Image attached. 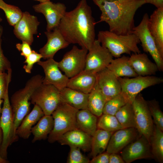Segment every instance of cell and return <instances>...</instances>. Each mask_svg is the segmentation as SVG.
<instances>
[{
    "instance_id": "obj_6",
    "label": "cell",
    "mask_w": 163,
    "mask_h": 163,
    "mask_svg": "<svg viewBox=\"0 0 163 163\" xmlns=\"http://www.w3.org/2000/svg\"><path fill=\"white\" fill-rule=\"evenodd\" d=\"M118 78L121 87V93L126 103L131 104L142 91L163 82L162 78L154 75Z\"/></svg>"
},
{
    "instance_id": "obj_7",
    "label": "cell",
    "mask_w": 163,
    "mask_h": 163,
    "mask_svg": "<svg viewBox=\"0 0 163 163\" xmlns=\"http://www.w3.org/2000/svg\"><path fill=\"white\" fill-rule=\"evenodd\" d=\"M8 89H7L3 100V104L0 118V127L3 133V138L0 146V155L7 159L8 147L18 140L14 130V123L12 109L9 101Z\"/></svg>"
},
{
    "instance_id": "obj_3",
    "label": "cell",
    "mask_w": 163,
    "mask_h": 163,
    "mask_svg": "<svg viewBox=\"0 0 163 163\" xmlns=\"http://www.w3.org/2000/svg\"><path fill=\"white\" fill-rule=\"evenodd\" d=\"M43 77L39 74L32 76L26 82L24 87L15 92L10 101L13 114L14 130L16 131L30 110L31 96L35 90L43 82Z\"/></svg>"
},
{
    "instance_id": "obj_48",
    "label": "cell",
    "mask_w": 163,
    "mask_h": 163,
    "mask_svg": "<svg viewBox=\"0 0 163 163\" xmlns=\"http://www.w3.org/2000/svg\"><path fill=\"white\" fill-rule=\"evenodd\" d=\"M2 19L0 17V23L2 21Z\"/></svg>"
},
{
    "instance_id": "obj_24",
    "label": "cell",
    "mask_w": 163,
    "mask_h": 163,
    "mask_svg": "<svg viewBox=\"0 0 163 163\" xmlns=\"http://www.w3.org/2000/svg\"><path fill=\"white\" fill-rule=\"evenodd\" d=\"M44 115L41 108L34 104L33 109L23 119L16 131L18 137L27 139L31 134V129L40 119Z\"/></svg>"
},
{
    "instance_id": "obj_23",
    "label": "cell",
    "mask_w": 163,
    "mask_h": 163,
    "mask_svg": "<svg viewBox=\"0 0 163 163\" xmlns=\"http://www.w3.org/2000/svg\"><path fill=\"white\" fill-rule=\"evenodd\" d=\"M97 75V73L84 69L69 78L66 87L88 94L96 83Z\"/></svg>"
},
{
    "instance_id": "obj_18",
    "label": "cell",
    "mask_w": 163,
    "mask_h": 163,
    "mask_svg": "<svg viewBox=\"0 0 163 163\" xmlns=\"http://www.w3.org/2000/svg\"><path fill=\"white\" fill-rule=\"evenodd\" d=\"M44 33L46 36L47 41L39 50L44 59L53 58L59 50L67 47L70 44L58 27L51 31H46Z\"/></svg>"
},
{
    "instance_id": "obj_38",
    "label": "cell",
    "mask_w": 163,
    "mask_h": 163,
    "mask_svg": "<svg viewBox=\"0 0 163 163\" xmlns=\"http://www.w3.org/2000/svg\"><path fill=\"white\" fill-rule=\"evenodd\" d=\"M11 69L7 71V73L0 72V99H3L9 85L11 82Z\"/></svg>"
},
{
    "instance_id": "obj_2",
    "label": "cell",
    "mask_w": 163,
    "mask_h": 163,
    "mask_svg": "<svg viewBox=\"0 0 163 163\" xmlns=\"http://www.w3.org/2000/svg\"><path fill=\"white\" fill-rule=\"evenodd\" d=\"M101 11L100 20L105 22L109 31L117 34H132L137 10L146 4L144 0H93Z\"/></svg>"
},
{
    "instance_id": "obj_44",
    "label": "cell",
    "mask_w": 163,
    "mask_h": 163,
    "mask_svg": "<svg viewBox=\"0 0 163 163\" xmlns=\"http://www.w3.org/2000/svg\"><path fill=\"white\" fill-rule=\"evenodd\" d=\"M146 3L152 4L157 8L163 7V0H144Z\"/></svg>"
},
{
    "instance_id": "obj_32",
    "label": "cell",
    "mask_w": 163,
    "mask_h": 163,
    "mask_svg": "<svg viewBox=\"0 0 163 163\" xmlns=\"http://www.w3.org/2000/svg\"><path fill=\"white\" fill-rule=\"evenodd\" d=\"M115 116L123 128H136L132 104L126 103L117 111Z\"/></svg>"
},
{
    "instance_id": "obj_39",
    "label": "cell",
    "mask_w": 163,
    "mask_h": 163,
    "mask_svg": "<svg viewBox=\"0 0 163 163\" xmlns=\"http://www.w3.org/2000/svg\"><path fill=\"white\" fill-rule=\"evenodd\" d=\"M42 58V56L40 53L32 50L31 53L25 59L24 62L26 63L23 67L25 71L27 73H30L34 64L40 61Z\"/></svg>"
},
{
    "instance_id": "obj_25",
    "label": "cell",
    "mask_w": 163,
    "mask_h": 163,
    "mask_svg": "<svg viewBox=\"0 0 163 163\" xmlns=\"http://www.w3.org/2000/svg\"><path fill=\"white\" fill-rule=\"evenodd\" d=\"M61 102L78 110L88 109V94L66 87L60 91Z\"/></svg>"
},
{
    "instance_id": "obj_41",
    "label": "cell",
    "mask_w": 163,
    "mask_h": 163,
    "mask_svg": "<svg viewBox=\"0 0 163 163\" xmlns=\"http://www.w3.org/2000/svg\"><path fill=\"white\" fill-rule=\"evenodd\" d=\"M30 45L27 43L22 41V43H18L16 45L17 49L21 52V55L26 58L31 53L32 50Z\"/></svg>"
},
{
    "instance_id": "obj_8",
    "label": "cell",
    "mask_w": 163,
    "mask_h": 163,
    "mask_svg": "<svg viewBox=\"0 0 163 163\" xmlns=\"http://www.w3.org/2000/svg\"><path fill=\"white\" fill-rule=\"evenodd\" d=\"M31 104L38 106L44 115H51L61 103L60 91L53 85L42 83L34 91Z\"/></svg>"
},
{
    "instance_id": "obj_27",
    "label": "cell",
    "mask_w": 163,
    "mask_h": 163,
    "mask_svg": "<svg viewBox=\"0 0 163 163\" xmlns=\"http://www.w3.org/2000/svg\"><path fill=\"white\" fill-rule=\"evenodd\" d=\"M88 109L78 110L76 115L78 128L92 136L97 128V118Z\"/></svg>"
},
{
    "instance_id": "obj_46",
    "label": "cell",
    "mask_w": 163,
    "mask_h": 163,
    "mask_svg": "<svg viewBox=\"0 0 163 163\" xmlns=\"http://www.w3.org/2000/svg\"><path fill=\"white\" fill-rule=\"evenodd\" d=\"M3 100L0 99V118L1 117V113L2 108L1 107V104L3 102Z\"/></svg>"
},
{
    "instance_id": "obj_40",
    "label": "cell",
    "mask_w": 163,
    "mask_h": 163,
    "mask_svg": "<svg viewBox=\"0 0 163 163\" xmlns=\"http://www.w3.org/2000/svg\"><path fill=\"white\" fill-rule=\"evenodd\" d=\"M3 32V28L0 25V72H5L11 68L10 62L4 55L2 47V36Z\"/></svg>"
},
{
    "instance_id": "obj_16",
    "label": "cell",
    "mask_w": 163,
    "mask_h": 163,
    "mask_svg": "<svg viewBox=\"0 0 163 163\" xmlns=\"http://www.w3.org/2000/svg\"><path fill=\"white\" fill-rule=\"evenodd\" d=\"M120 152L121 156L126 163L136 160L153 158L150 142L143 136L136 141L131 142Z\"/></svg>"
},
{
    "instance_id": "obj_11",
    "label": "cell",
    "mask_w": 163,
    "mask_h": 163,
    "mask_svg": "<svg viewBox=\"0 0 163 163\" xmlns=\"http://www.w3.org/2000/svg\"><path fill=\"white\" fill-rule=\"evenodd\" d=\"M88 50L79 49L75 45L67 52L58 62L60 69L69 78H72L84 70Z\"/></svg>"
},
{
    "instance_id": "obj_4",
    "label": "cell",
    "mask_w": 163,
    "mask_h": 163,
    "mask_svg": "<svg viewBox=\"0 0 163 163\" xmlns=\"http://www.w3.org/2000/svg\"><path fill=\"white\" fill-rule=\"evenodd\" d=\"M97 40L107 48L113 57H119L123 54L139 53L138 44L140 41L133 34L126 35L117 34L109 30H101L97 34Z\"/></svg>"
},
{
    "instance_id": "obj_45",
    "label": "cell",
    "mask_w": 163,
    "mask_h": 163,
    "mask_svg": "<svg viewBox=\"0 0 163 163\" xmlns=\"http://www.w3.org/2000/svg\"><path fill=\"white\" fill-rule=\"evenodd\" d=\"M3 138V133L2 130L0 127V146L2 143ZM9 162L7 160L2 158L0 155V163H8Z\"/></svg>"
},
{
    "instance_id": "obj_9",
    "label": "cell",
    "mask_w": 163,
    "mask_h": 163,
    "mask_svg": "<svg viewBox=\"0 0 163 163\" xmlns=\"http://www.w3.org/2000/svg\"><path fill=\"white\" fill-rule=\"evenodd\" d=\"M132 104L136 128L138 132L145 137L150 142L154 125L147 101L140 93Z\"/></svg>"
},
{
    "instance_id": "obj_17",
    "label": "cell",
    "mask_w": 163,
    "mask_h": 163,
    "mask_svg": "<svg viewBox=\"0 0 163 163\" xmlns=\"http://www.w3.org/2000/svg\"><path fill=\"white\" fill-rule=\"evenodd\" d=\"M97 82L107 101L121 93L118 77L107 68L97 73Z\"/></svg>"
},
{
    "instance_id": "obj_15",
    "label": "cell",
    "mask_w": 163,
    "mask_h": 163,
    "mask_svg": "<svg viewBox=\"0 0 163 163\" xmlns=\"http://www.w3.org/2000/svg\"><path fill=\"white\" fill-rule=\"evenodd\" d=\"M37 64L43 69L45 74L42 83L53 85L60 91L66 87L69 78L61 72L58 62L53 58L45 61H40Z\"/></svg>"
},
{
    "instance_id": "obj_35",
    "label": "cell",
    "mask_w": 163,
    "mask_h": 163,
    "mask_svg": "<svg viewBox=\"0 0 163 163\" xmlns=\"http://www.w3.org/2000/svg\"><path fill=\"white\" fill-rule=\"evenodd\" d=\"M127 103L121 93L106 102L103 114L115 115L117 111Z\"/></svg>"
},
{
    "instance_id": "obj_29",
    "label": "cell",
    "mask_w": 163,
    "mask_h": 163,
    "mask_svg": "<svg viewBox=\"0 0 163 163\" xmlns=\"http://www.w3.org/2000/svg\"><path fill=\"white\" fill-rule=\"evenodd\" d=\"M53 126L54 120L52 116H43L31 129V133L34 136L32 142L47 138Z\"/></svg>"
},
{
    "instance_id": "obj_42",
    "label": "cell",
    "mask_w": 163,
    "mask_h": 163,
    "mask_svg": "<svg viewBox=\"0 0 163 163\" xmlns=\"http://www.w3.org/2000/svg\"><path fill=\"white\" fill-rule=\"evenodd\" d=\"M110 154L107 152H102L93 158L90 163H109Z\"/></svg>"
},
{
    "instance_id": "obj_14",
    "label": "cell",
    "mask_w": 163,
    "mask_h": 163,
    "mask_svg": "<svg viewBox=\"0 0 163 163\" xmlns=\"http://www.w3.org/2000/svg\"><path fill=\"white\" fill-rule=\"evenodd\" d=\"M40 24L36 16L27 11L23 12L21 18L14 26V33L17 38L31 45Z\"/></svg>"
},
{
    "instance_id": "obj_21",
    "label": "cell",
    "mask_w": 163,
    "mask_h": 163,
    "mask_svg": "<svg viewBox=\"0 0 163 163\" xmlns=\"http://www.w3.org/2000/svg\"><path fill=\"white\" fill-rule=\"evenodd\" d=\"M148 27L163 57V7L157 8L153 11L149 18Z\"/></svg>"
},
{
    "instance_id": "obj_47",
    "label": "cell",
    "mask_w": 163,
    "mask_h": 163,
    "mask_svg": "<svg viewBox=\"0 0 163 163\" xmlns=\"http://www.w3.org/2000/svg\"><path fill=\"white\" fill-rule=\"evenodd\" d=\"M40 2V3L45 2L47 1H50V0H34Z\"/></svg>"
},
{
    "instance_id": "obj_12",
    "label": "cell",
    "mask_w": 163,
    "mask_h": 163,
    "mask_svg": "<svg viewBox=\"0 0 163 163\" xmlns=\"http://www.w3.org/2000/svg\"><path fill=\"white\" fill-rule=\"evenodd\" d=\"M85 70L97 73L107 68L113 57L108 50L95 39L88 50Z\"/></svg>"
},
{
    "instance_id": "obj_19",
    "label": "cell",
    "mask_w": 163,
    "mask_h": 163,
    "mask_svg": "<svg viewBox=\"0 0 163 163\" xmlns=\"http://www.w3.org/2000/svg\"><path fill=\"white\" fill-rule=\"evenodd\" d=\"M138 132L134 127L123 128L116 131L110 137L106 152L110 154L121 151L135 139Z\"/></svg>"
},
{
    "instance_id": "obj_26",
    "label": "cell",
    "mask_w": 163,
    "mask_h": 163,
    "mask_svg": "<svg viewBox=\"0 0 163 163\" xmlns=\"http://www.w3.org/2000/svg\"><path fill=\"white\" fill-rule=\"evenodd\" d=\"M129 58L123 55L113 59L107 68L118 78L136 77L138 75L130 65Z\"/></svg>"
},
{
    "instance_id": "obj_31",
    "label": "cell",
    "mask_w": 163,
    "mask_h": 163,
    "mask_svg": "<svg viewBox=\"0 0 163 163\" xmlns=\"http://www.w3.org/2000/svg\"><path fill=\"white\" fill-rule=\"evenodd\" d=\"M153 158L159 162H163V132L155 125L150 142Z\"/></svg>"
},
{
    "instance_id": "obj_34",
    "label": "cell",
    "mask_w": 163,
    "mask_h": 163,
    "mask_svg": "<svg viewBox=\"0 0 163 163\" xmlns=\"http://www.w3.org/2000/svg\"><path fill=\"white\" fill-rule=\"evenodd\" d=\"M97 122V128L113 132L123 128L115 115L102 114Z\"/></svg>"
},
{
    "instance_id": "obj_36",
    "label": "cell",
    "mask_w": 163,
    "mask_h": 163,
    "mask_svg": "<svg viewBox=\"0 0 163 163\" xmlns=\"http://www.w3.org/2000/svg\"><path fill=\"white\" fill-rule=\"evenodd\" d=\"M147 102L155 125L163 131V113L158 102L155 100L147 101Z\"/></svg>"
},
{
    "instance_id": "obj_33",
    "label": "cell",
    "mask_w": 163,
    "mask_h": 163,
    "mask_svg": "<svg viewBox=\"0 0 163 163\" xmlns=\"http://www.w3.org/2000/svg\"><path fill=\"white\" fill-rule=\"evenodd\" d=\"M0 8L4 11L9 24L14 26L22 17L23 12L18 7L0 0Z\"/></svg>"
},
{
    "instance_id": "obj_37",
    "label": "cell",
    "mask_w": 163,
    "mask_h": 163,
    "mask_svg": "<svg viewBox=\"0 0 163 163\" xmlns=\"http://www.w3.org/2000/svg\"><path fill=\"white\" fill-rule=\"evenodd\" d=\"M70 151L67 158V163H88L90 160L81 152L80 149L74 146H69Z\"/></svg>"
},
{
    "instance_id": "obj_30",
    "label": "cell",
    "mask_w": 163,
    "mask_h": 163,
    "mask_svg": "<svg viewBox=\"0 0 163 163\" xmlns=\"http://www.w3.org/2000/svg\"><path fill=\"white\" fill-rule=\"evenodd\" d=\"M113 132L104 130L97 129L92 136L91 155L94 157L104 152L106 149Z\"/></svg>"
},
{
    "instance_id": "obj_13",
    "label": "cell",
    "mask_w": 163,
    "mask_h": 163,
    "mask_svg": "<svg viewBox=\"0 0 163 163\" xmlns=\"http://www.w3.org/2000/svg\"><path fill=\"white\" fill-rule=\"evenodd\" d=\"M35 11L41 13L44 16L47 22L46 31H50L57 27L66 12L65 5L61 3H53L50 1L34 5Z\"/></svg>"
},
{
    "instance_id": "obj_22",
    "label": "cell",
    "mask_w": 163,
    "mask_h": 163,
    "mask_svg": "<svg viewBox=\"0 0 163 163\" xmlns=\"http://www.w3.org/2000/svg\"><path fill=\"white\" fill-rule=\"evenodd\" d=\"M129 62L138 76L154 75L159 71L156 64L145 53H133L129 57Z\"/></svg>"
},
{
    "instance_id": "obj_5",
    "label": "cell",
    "mask_w": 163,
    "mask_h": 163,
    "mask_svg": "<svg viewBox=\"0 0 163 163\" xmlns=\"http://www.w3.org/2000/svg\"><path fill=\"white\" fill-rule=\"evenodd\" d=\"M78 110L66 103L61 102L60 104L51 115L54 120V126L47 138L49 143L57 141L69 131L78 129L76 120Z\"/></svg>"
},
{
    "instance_id": "obj_28",
    "label": "cell",
    "mask_w": 163,
    "mask_h": 163,
    "mask_svg": "<svg viewBox=\"0 0 163 163\" xmlns=\"http://www.w3.org/2000/svg\"><path fill=\"white\" fill-rule=\"evenodd\" d=\"M107 100L98 87L97 79L96 83L88 94V109L97 117L101 116Z\"/></svg>"
},
{
    "instance_id": "obj_10",
    "label": "cell",
    "mask_w": 163,
    "mask_h": 163,
    "mask_svg": "<svg viewBox=\"0 0 163 163\" xmlns=\"http://www.w3.org/2000/svg\"><path fill=\"white\" fill-rule=\"evenodd\" d=\"M149 17L145 13L139 24L135 26L132 34L139 38L143 51L151 56L158 69L159 71L163 70V57L159 53L153 38L148 27Z\"/></svg>"
},
{
    "instance_id": "obj_1",
    "label": "cell",
    "mask_w": 163,
    "mask_h": 163,
    "mask_svg": "<svg viewBox=\"0 0 163 163\" xmlns=\"http://www.w3.org/2000/svg\"><path fill=\"white\" fill-rule=\"evenodd\" d=\"M86 0H81L73 10L66 11L58 28L70 43L77 44L88 50L95 37L96 24Z\"/></svg>"
},
{
    "instance_id": "obj_43",
    "label": "cell",
    "mask_w": 163,
    "mask_h": 163,
    "mask_svg": "<svg viewBox=\"0 0 163 163\" xmlns=\"http://www.w3.org/2000/svg\"><path fill=\"white\" fill-rule=\"evenodd\" d=\"M124 161L120 155L116 153L110 154L109 163H124Z\"/></svg>"
},
{
    "instance_id": "obj_20",
    "label": "cell",
    "mask_w": 163,
    "mask_h": 163,
    "mask_svg": "<svg viewBox=\"0 0 163 163\" xmlns=\"http://www.w3.org/2000/svg\"><path fill=\"white\" fill-rule=\"evenodd\" d=\"M92 136L79 129L69 131L62 135L57 141L61 145L74 146L84 152L91 149Z\"/></svg>"
}]
</instances>
